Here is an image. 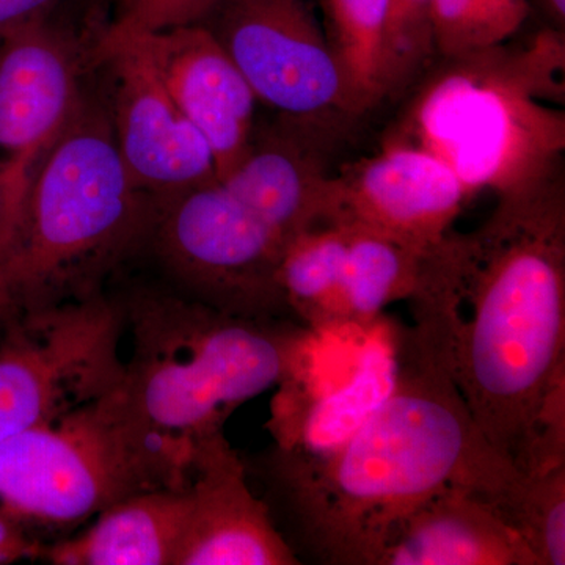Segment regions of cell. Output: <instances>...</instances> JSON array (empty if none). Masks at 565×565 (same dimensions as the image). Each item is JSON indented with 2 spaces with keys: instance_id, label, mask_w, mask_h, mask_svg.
I'll list each match as a JSON object with an SVG mask.
<instances>
[{
  "instance_id": "11",
  "label": "cell",
  "mask_w": 565,
  "mask_h": 565,
  "mask_svg": "<svg viewBox=\"0 0 565 565\" xmlns=\"http://www.w3.org/2000/svg\"><path fill=\"white\" fill-rule=\"evenodd\" d=\"M93 40L54 17L0 41V163L24 189L87 90Z\"/></svg>"
},
{
  "instance_id": "9",
  "label": "cell",
  "mask_w": 565,
  "mask_h": 565,
  "mask_svg": "<svg viewBox=\"0 0 565 565\" xmlns=\"http://www.w3.org/2000/svg\"><path fill=\"white\" fill-rule=\"evenodd\" d=\"M199 24L282 120L318 134L363 115L315 0H218Z\"/></svg>"
},
{
  "instance_id": "14",
  "label": "cell",
  "mask_w": 565,
  "mask_h": 565,
  "mask_svg": "<svg viewBox=\"0 0 565 565\" xmlns=\"http://www.w3.org/2000/svg\"><path fill=\"white\" fill-rule=\"evenodd\" d=\"M188 493V523L174 565L300 564L225 434L193 452Z\"/></svg>"
},
{
  "instance_id": "19",
  "label": "cell",
  "mask_w": 565,
  "mask_h": 565,
  "mask_svg": "<svg viewBox=\"0 0 565 565\" xmlns=\"http://www.w3.org/2000/svg\"><path fill=\"white\" fill-rule=\"evenodd\" d=\"M344 226L348 248L341 288L343 329L353 327L366 332L388 305L414 297L434 250H418L362 226Z\"/></svg>"
},
{
  "instance_id": "28",
  "label": "cell",
  "mask_w": 565,
  "mask_h": 565,
  "mask_svg": "<svg viewBox=\"0 0 565 565\" xmlns=\"http://www.w3.org/2000/svg\"><path fill=\"white\" fill-rule=\"evenodd\" d=\"M22 195H24L22 182L3 163H0V250L9 241L13 230Z\"/></svg>"
},
{
  "instance_id": "2",
  "label": "cell",
  "mask_w": 565,
  "mask_h": 565,
  "mask_svg": "<svg viewBox=\"0 0 565 565\" xmlns=\"http://www.w3.org/2000/svg\"><path fill=\"white\" fill-rule=\"evenodd\" d=\"M455 373L490 445L522 470L552 394L565 386L563 173L498 196L486 223L455 233Z\"/></svg>"
},
{
  "instance_id": "13",
  "label": "cell",
  "mask_w": 565,
  "mask_h": 565,
  "mask_svg": "<svg viewBox=\"0 0 565 565\" xmlns=\"http://www.w3.org/2000/svg\"><path fill=\"white\" fill-rule=\"evenodd\" d=\"M128 39L139 43L170 98L210 145L217 180L226 177L244 158L256 129L258 99L236 63L203 24Z\"/></svg>"
},
{
  "instance_id": "17",
  "label": "cell",
  "mask_w": 565,
  "mask_h": 565,
  "mask_svg": "<svg viewBox=\"0 0 565 565\" xmlns=\"http://www.w3.org/2000/svg\"><path fill=\"white\" fill-rule=\"evenodd\" d=\"M288 120L258 132L239 163L221 178L230 192L286 241L329 223L330 178L310 140Z\"/></svg>"
},
{
  "instance_id": "18",
  "label": "cell",
  "mask_w": 565,
  "mask_h": 565,
  "mask_svg": "<svg viewBox=\"0 0 565 565\" xmlns=\"http://www.w3.org/2000/svg\"><path fill=\"white\" fill-rule=\"evenodd\" d=\"M189 515L188 481L122 498L79 534L43 546L54 565H174Z\"/></svg>"
},
{
  "instance_id": "27",
  "label": "cell",
  "mask_w": 565,
  "mask_h": 565,
  "mask_svg": "<svg viewBox=\"0 0 565 565\" xmlns=\"http://www.w3.org/2000/svg\"><path fill=\"white\" fill-rule=\"evenodd\" d=\"M43 546L20 522L0 509V548L22 561L40 559Z\"/></svg>"
},
{
  "instance_id": "30",
  "label": "cell",
  "mask_w": 565,
  "mask_h": 565,
  "mask_svg": "<svg viewBox=\"0 0 565 565\" xmlns=\"http://www.w3.org/2000/svg\"><path fill=\"white\" fill-rule=\"evenodd\" d=\"M550 20L555 22L557 31H564L565 0H541Z\"/></svg>"
},
{
  "instance_id": "31",
  "label": "cell",
  "mask_w": 565,
  "mask_h": 565,
  "mask_svg": "<svg viewBox=\"0 0 565 565\" xmlns=\"http://www.w3.org/2000/svg\"><path fill=\"white\" fill-rule=\"evenodd\" d=\"M18 557L14 556V555H11L10 552H7V550H2L0 548V565H6V564H13V563H18Z\"/></svg>"
},
{
  "instance_id": "10",
  "label": "cell",
  "mask_w": 565,
  "mask_h": 565,
  "mask_svg": "<svg viewBox=\"0 0 565 565\" xmlns=\"http://www.w3.org/2000/svg\"><path fill=\"white\" fill-rule=\"evenodd\" d=\"M107 71L111 132L137 188L154 200L217 180L214 154L170 98L136 40L93 47Z\"/></svg>"
},
{
  "instance_id": "8",
  "label": "cell",
  "mask_w": 565,
  "mask_h": 565,
  "mask_svg": "<svg viewBox=\"0 0 565 565\" xmlns=\"http://www.w3.org/2000/svg\"><path fill=\"white\" fill-rule=\"evenodd\" d=\"M0 323V444L120 385L125 316L110 289Z\"/></svg>"
},
{
  "instance_id": "6",
  "label": "cell",
  "mask_w": 565,
  "mask_h": 565,
  "mask_svg": "<svg viewBox=\"0 0 565 565\" xmlns=\"http://www.w3.org/2000/svg\"><path fill=\"white\" fill-rule=\"evenodd\" d=\"M185 481L134 423L118 386L0 444V509L40 542L41 533L66 537L122 498Z\"/></svg>"
},
{
  "instance_id": "22",
  "label": "cell",
  "mask_w": 565,
  "mask_h": 565,
  "mask_svg": "<svg viewBox=\"0 0 565 565\" xmlns=\"http://www.w3.org/2000/svg\"><path fill=\"white\" fill-rule=\"evenodd\" d=\"M537 565L565 564V465L520 473L497 505Z\"/></svg>"
},
{
  "instance_id": "3",
  "label": "cell",
  "mask_w": 565,
  "mask_h": 565,
  "mask_svg": "<svg viewBox=\"0 0 565 565\" xmlns=\"http://www.w3.org/2000/svg\"><path fill=\"white\" fill-rule=\"evenodd\" d=\"M111 289L131 338L118 385L126 411L185 475L241 405L299 377L313 333L300 323L222 313L158 278Z\"/></svg>"
},
{
  "instance_id": "20",
  "label": "cell",
  "mask_w": 565,
  "mask_h": 565,
  "mask_svg": "<svg viewBox=\"0 0 565 565\" xmlns=\"http://www.w3.org/2000/svg\"><path fill=\"white\" fill-rule=\"evenodd\" d=\"M345 248L348 228L341 223H321L292 237L282 253V296L294 319L313 333L343 329Z\"/></svg>"
},
{
  "instance_id": "16",
  "label": "cell",
  "mask_w": 565,
  "mask_h": 565,
  "mask_svg": "<svg viewBox=\"0 0 565 565\" xmlns=\"http://www.w3.org/2000/svg\"><path fill=\"white\" fill-rule=\"evenodd\" d=\"M374 565H537L489 498L446 489L394 520Z\"/></svg>"
},
{
  "instance_id": "1",
  "label": "cell",
  "mask_w": 565,
  "mask_h": 565,
  "mask_svg": "<svg viewBox=\"0 0 565 565\" xmlns=\"http://www.w3.org/2000/svg\"><path fill=\"white\" fill-rule=\"evenodd\" d=\"M408 302L392 392L351 440L302 473L252 475L300 564L374 565L394 520L426 498L467 489L497 505L519 479L457 384L455 277L430 274Z\"/></svg>"
},
{
  "instance_id": "15",
  "label": "cell",
  "mask_w": 565,
  "mask_h": 565,
  "mask_svg": "<svg viewBox=\"0 0 565 565\" xmlns=\"http://www.w3.org/2000/svg\"><path fill=\"white\" fill-rule=\"evenodd\" d=\"M394 370L393 344L373 341L348 384L326 396L305 401L294 379L281 384L269 423L275 445L245 462L247 473H302L327 462L384 403L393 388Z\"/></svg>"
},
{
  "instance_id": "23",
  "label": "cell",
  "mask_w": 565,
  "mask_h": 565,
  "mask_svg": "<svg viewBox=\"0 0 565 565\" xmlns=\"http://www.w3.org/2000/svg\"><path fill=\"white\" fill-rule=\"evenodd\" d=\"M527 13L530 0H433L435 54L451 58L500 46Z\"/></svg>"
},
{
  "instance_id": "21",
  "label": "cell",
  "mask_w": 565,
  "mask_h": 565,
  "mask_svg": "<svg viewBox=\"0 0 565 565\" xmlns=\"http://www.w3.org/2000/svg\"><path fill=\"white\" fill-rule=\"evenodd\" d=\"M319 10L349 87L364 114L388 98L390 0H319Z\"/></svg>"
},
{
  "instance_id": "26",
  "label": "cell",
  "mask_w": 565,
  "mask_h": 565,
  "mask_svg": "<svg viewBox=\"0 0 565 565\" xmlns=\"http://www.w3.org/2000/svg\"><path fill=\"white\" fill-rule=\"evenodd\" d=\"M73 0H0V41L35 22L58 17Z\"/></svg>"
},
{
  "instance_id": "24",
  "label": "cell",
  "mask_w": 565,
  "mask_h": 565,
  "mask_svg": "<svg viewBox=\"0 0 565 565\" xmlns=\"http://www.w3.org/2000/svg\"><path fill=\"white\" fill-rule=\"evenodd\" d=\"M434 55L433 0H390L386 32L388 96L407 87Z\"/></svg>"
},
{
  "instance_id": "32",
  "label": "cell",
  "mask_w": 565,
  "mask_h": 565,
  "mask_svg": "<svg viewBox=\"0 0 565 565\" xmlns=\"http://www.w3.org/2000/svg\"><path fill=\"white\" fill-rule=\"evenodd\" d=\"M0 315H2V297H0Z\"/></svg>"
},
{
  "instance_id": "25",
  "label": "cell",
  "mask_w": 565,
  "mask_h": 565,
  "mask_svg": "<svg viewBox=\"0 0 565 565\" xmlns=\"http://www.w3.org/2000/svg\"><path fill=\"white\" fill-rule=\"evenodd\" d=\"M218 0H122L117 13L96 35V46H106L137 33L174 25L199 24Z\"/></svg>"
},
{
  "instance_id": "7",
  "label": "cell",
  "mask_w": 565,
  "mask_h": 565,
  "mask_svg": "<svg viewBox=\"0 0 565 565\" xmlns=\"http://www.w3.org/2000/svg\"><path fill=\"white\" fill-rule=\"evenodd\" d=\"M288 243L215 180L156 200L141 255L188 299L237 318L297 322L280 286Z\"/></svg>"
},
{
  "instance_id": "5",
  "label": "cell",
  "mask_w": 565,
  "mask_h": 565,
  "mask_svg": "<svg viewBox=\"0 0 565 565\" xmlns=\"http://www.w3.org/2000/svg\"><path fill=\"white\" fill-rule=\"evenodd\" d=\"M563 31L526 50L504 44L444 58L405 111L396 139L411 141L456 174L468 195L503 196L563 173Z\"/></svg>"
},
{
  "instance_id": "12",
  "label": "cell",
  "mask_w": 565,
  "mask_h": 565,
  "mask_svg": "<svg viewBox=\"0 0 565 565\" xmlns=\"http://www.w3.org/2000/svg\"><path fill=\"white\" fill-rule=\"evenodd\" d=\"M468 200L440 159L392 137L377 154L332 174L329 223L362 226L433 252L451 236Z\"/></svg>"
},
{
  "instance_id": "4",
  "label": "cell",
  "mask_w": 565,
  "mask_h": 565,
  "mask_svg": "<svg viewBox=\"0 0 565 565\" xmlns=\"http://www.w3.org/2000/svg\"><path fill=\"white\" fill-rule=\"evenodd\" d=\"M154 204L121 161L106 95L85 90L33 166L0 250V321L109 291L143 253Z\"/></svg>"
},
{
  "instance_id": "29",
  "label": "cell",
  "mask_w": 565,
  "mask_h": 565,
  "mask_svg": "<svg viewBox=\"0 0 565 565\" xmlns=\"http://www.w3.org/2000/svg\"><path fill=\"white\" fill-rule=\"evenodd\" d=\"M73 2L79 3L82 9L85 10V18H87L90 28H103L102 14L104 11L109 10L111 6L118 9L122 0H73Z\"/></svg>"
}]
</instances>
